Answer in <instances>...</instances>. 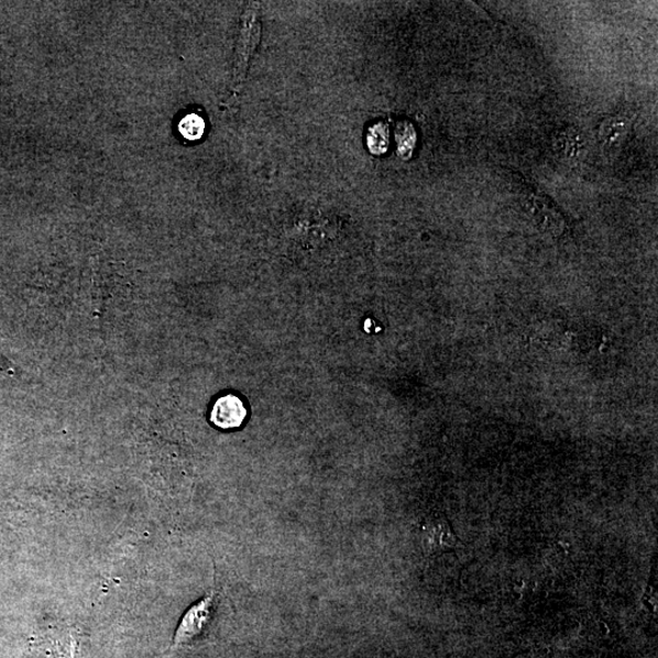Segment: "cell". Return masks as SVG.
<instances>
[{
    "instance_id": "cell-1",
    "label": "cell",
    "mask_w": 658,
    "mask_h": 658,
    "mask_svg": "<svg viewBox=\"0 0 658 658\" xmlns=\"http://www.w3.org/2000/svg\"><path fill=\"white\" fill-rule=\"evenodd\" d=\"M218 593L215 586L210 592L200 599L198 603L190 606L186 612L175 634L174 645L180 646L196 640L208 627L217 605Z\"/></svg>"
},
{
    "instance_id": "cell-2",
    "label": "cell",
    "mask_w": 658,
    "mask_h": 658,
    "mask_svg": "<svg viewBox=\"0 0 658 658\" xmlns=\"http://www.w3.org/2000/svg\"><path fill=\"white\" fill-rule=\"evenodd\" d=\"M423 548L427 555L458 549L460 539L453 533L446 515L436 513L429 515L419 527Z\"/></svg>"
},
{
    "instance_id": "cell-3",
    "label": "cell",
    "mask_w": 658,
    "mask_h": 658,
    "mask_svg": "<svg viewBox=\"0 0 658 658\" xmlns=\"http://www.w3.org/2000/svg\"><path fill=\"white\" fill-rule=\"evenodd\" d=\"M260 31L261 26L257 14L251 8L244 17L242 35L240 42H238L235 77L240 83L243 81L249 61H251V56L259 43Z\"/></svg>"
},
{
    "instance_id": "cell-4",
    "label": "cell",
    "mask_w": 658,
    "mask_h": 658,
    "mask_svg": "<svg viewBox=\"0 0 658 658\" xmlns=\"http://www.w3.org/2000/svg\"><path fill=\"white\" fill-rule=\"evenodd\" d=\"M246 418V408L242 399L237 395L229 394L221 396L213 404L210 414L211 423L221 429L240 428Z\"/></svg>"
},
{
    "instance_id": "cell-5",
    "label": "cell",
    "mask_w": 658,
    "mask_h": 658,
    "mask_svg": "<svg viewBox=\"0 0 658 658\" xmlns=\"http://www.w3.org/2000/svg\"><path fill=\"white\" fill-rule=\"evenodd\" d=\"M524 201L526 210L539 226L552 233L561 231L563 226L561 215L547 198L529 195Z\"/></svg>"
},
{
    "instance_id": "cell-6",
    "label": "cell",
    "mask_w": 658,
    "mask_h": 658,
    "mask_svg": "<svg viewBox=\"0 0 658 658\" xmlns=\"http://www.w3.org/2000/svg\"><path fill=\"white\" fill-rule=\"evenodd\" d=\"M629 122L621 118H610L600 124L599 140L608 147H617L627 141Z\"/></svg>"
},
{
    "instance_id": "cell-7",
    "label": "cell",
    "mask_w": 658,
    "mask_h": 658,
    "mask_svg": "<svg viewBox=\"0 0 658 658\" xmlns=\"http://www.w3.org/2000/svg\"><path fill=\"white\" fill-rule=\"evenodd\" d=\"M417 133L413 124L407 121L396 123L395 143L401 157L410 158L416 147Z\"/></svg>"
},
{
    "instance_id": "cell-8",
    "label": "cell",
    "mask_w": 658,
    "mask_h": 658,
    "mask_svg": "<svg viewBox=\"0 0 658 658\" xmlns=\"http://www.w3.org/2000/svg\"><path fill=\"white\" fill-rule=\"evenodd\" d=\"M555 147L564 157L577 158L584 152V140L580 132L564 131L556 139Z\"/></svg>"
},
{
    "instance_id": "cell-9",
    "label": "cell",
    "mask_w": 658,
    "mask_h": 658,
    "mask_svg": "<svg viewBox=\"0 0 658 658\" xmlns=\"http://www.w3.org/2000/svg\"><path fill=\"white\" fill-rule=\"evenodd\" d=\"M390 127L387 123L377 122L372 124L368 133V146L372 154L383 155L390 147Z\"/></svg>"
},
{
    "instance_id": "cell-10",
    "label": "cell",
    "mask_w": 658,
    "mask_h": 658,
    "mask_svg": "<svg viewBox=\"0 0 658 658\" xmlns=\"http://www.w3.org/2000/svg\"><path fill=\"white\" fill-rule=\"evenodd\" d=\"M178 131L185 140L196 142L206 133V122L198 113H188V116L180 119Z\"/></svg>"
}]
</instances>
